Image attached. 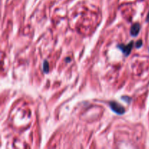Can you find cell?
<instances>
[{"label": "cell", "mask_w": 149, "mask_h": 149, "mask_svg": "<svg viewBox=\"0 0 149 149\" xmlns=\"http://www.w3.org/2000/svg\"><path fill=\"white\" fill-rule=\"evenodd\" d=\"M110 106L111 108L114 111L115 113L118 114H122L124 113V108L122 106H121L120 104L117 103L116 102H111L110 103Z\"/></svg>", "instance_id": "obj_1"}, {"label": "cell", "mask_w": 149, "mask_h": 149, "mask_svg": "<svg viewBox=\"0 0 149 149\" xmlns=\"http://www.w3.org/2000/svg\"><path fill=\"white\" fill-rule=\"evenodd\" d=\"M133 47V43L131 42L130 44H129L128 45H119V47L120 49L121 50V51H122L123 52H124V54L125 55H128L130 53V52H131V50L132 48Z\"/></svg>", "instance_id": "obj_2"}, {"label": "cell", "mask_w": 149, "mask_h": 149, "mask_svg": "<svg viewBox=\"0 0 149 149\" xmlns=\"http://www.w3.org/2000/svg\"><path fill=\"white\" fill-rule=\"evenodd\" d=\"M140 26L138 23H135L132 26L131 30H130V33H131L132 36H134V37H136V36L138 34L139 31H140Z\"/></svg>", "instance_id": "obj_3"}, {"label": "cell", "mask_w": 149, "mask_h": 149, "mask_svg": "<svg viewBox=\"0 0 149 149\" xmlns=\"http://www.w3.org/2000/svg\"><path fill=\"white\" fill-rule=\"evenodd\" d=\"M44 72H48L49 71V65H48V63L47 61H44Z\"/></svg>", "instance_id": "obj_4"}, {"label": "cell", "mask_w": 149, "mask_h": 149, "mask_svg": "<svg viewBox=\"0 0 149 149\" xmlns=\"http://www.w3.org/2000/svg\"><path fill=\"white\" fill-rule=\"evenodd\" d=\"M141 45H142V41L141 40H140V41H138L137 42V47H141Z\"/></svg>", "instance_id": "obj_5"}, {"label": "cell", "mask_w": 149, "mask_h": 149, "mask_svg": "<svg viewBox=\"0 0 149 149\" xmlns=\"http://www.w3.org/2000/svg\"><path fill=\"white\" fill-rule=\"evenodd\" d=\"M147 21H149V13H148V17H147Z\"/></svg>", "instance_id": "obj_6"}]
</instances>
